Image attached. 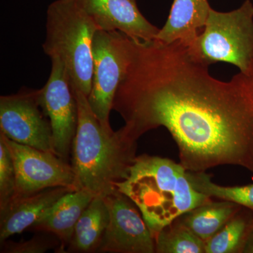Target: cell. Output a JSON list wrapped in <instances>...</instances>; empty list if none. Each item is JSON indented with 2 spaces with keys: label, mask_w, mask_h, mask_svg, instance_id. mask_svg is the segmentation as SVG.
<instances>
[{
  "label": "cell",
  "mask_w": 253,
  "mask_h": 253,
  "mask_svg": "<svg viewBox=\"0 0 253 253\" xmlns=\"http://www.w3.org/2000/svg\"><path fill=\"white\" fill-rule=\"evenodd\" d=\"M99 30L77 0H56L46 11L44 52L62 61L71 85L86 97L92 83V46Z\"/></svg>",
  "instance_id": "obj_4"
},
{
  "label": "cell",
  "mask_w": 253,
  "mask_h": 253,
  "mask_svg": "<svg viewBox=\"0 0 253 253\" xmlns=\"http://www.w3.org/2000/svg\"><path fill=\"white\" fill-rule=\"evenodd\" d=\"M132 51L133 39L121 32L98 30L95 33L92 83L87 100L91 111L109 132L113 131L110 124L113 100L130 63Z\"/></svg>",
  "instance_id": "obj_6"
},
{
  "label": "cell",
  "mask_w": 253,
  "mask_h": 253,
  "mask_svg": "<svg viewBox=\"0 0 253 253\" xmlns=\"http://www.w3.org/2000/svg\"><path fill=\"white\" fill-rule=\"evenodd\" d=\"M113 110L132 140L166 127L187 171L232 166L253 174V73L219 81L180 42L133 40Z\"/></svg>",
  "instance_id": "obj_1"
},
{
  "label": "cell",
  "mask_w": 253,
  "mask_h": 253,
  "mask_svg": "<svg viewBox=\"0 0 253 253\" xmlns=\"http://www.w3.org/2000/svg\"><path fill=\"white\" fill-rule=\"evenodd\" d=\"M242 206L230 201H212L184 213L177 220L195 235L207 241L217 234Z\"/></svg>",
  "instance_id": "obj_16"
},
{
  "label": "cell",
  "mask_w": 253,
  "mask_h": 253,
  "mask_svg": "<svg viewBox=\"0 0 253 253\" xmlns=\"http://www.w3.org/2000/svg\"><path fill=\"white\" fill-rule=\"evenodd\" d=\"M211 9L208 0H174L167 21L154 41L163 44L179 41L191 45L204 28Z\"/></svg>",
  "instance_id": "obj_14"
},
{
  "label": "cell",
  "mask_w": 253,
  "mask_h": 253,
  "mask_svg": "<svg viewBox=\"0 0 253 253\" xmlns=\"http://www.w3.org/2000/svg\"><path fill=\"white\" fill-rule=\"evenodd\" d=\"M240 253H253V221L249 226Z\"/></svg>",
  "instance_id": "obj_22"
},
{
  "label": "cell",
  "mask_w": 253,
  "mask_h": 253,
  "mask_svg": "<svg viewBox=\"0 0 253 253\" xmlns=\"http://www.w3.org/2000/svg\"><path fill=\"white\" fill-rule=\"evenodd\" d=\"M0 136L9 150L16 171V193L13 199L49 188L78 190L71 164L52 153L11 140L3 133Z\"/></svg>",
  "instance_id": "obj_7"
},
{
  "label": "cell",
  "mask_w": 253,
  "mask_h": 253,
  "mask_svg": "<svg viewBox=\"0 0 253 253\" xmlns=\"http://www.w3.org/2000/svg\"><path fill=\"white\" fill-rule=\"evenodd\" d=\"M0 129L19 144L55 154L51 123L41 109L38 89L22 87L0 97Z\"/></svg>",
  "instance_id": "obj_9"
},
{
  "label": "cell",
  "mask_w": 253,
  "mask_h": 253,
  "mask_svg": "<svg viewBox=\"0 0 253 253\" xmlns=\"http://www.w3.org/2000/svg\"><path fill=\"white\" fill-rule=\"evenodd\" d=\"M188 177L193 187L210 198L230 201L248 208L253 212V184L245 186H224L212 181L211 174L206 172L187 171Z\"/></svg>",
  "instance_id": "obj_19"
},
{
  "label": "cell",
  "mask_w": 253,
  "mask_h": 253,
  "mask_svg": "<svg viewBox=\"0 0 253 253\" xmlns=\"http://www.w3.org/2000/svg\"><path fill=\"white\" fill-rule=\"evenodd\" d=\"M16 193V171L12 157L0 136V210L14 199Z\"/></svg>",
  "instance_id": "obj_20"
},
{
  "label": "cell",
  "mask_w": 253,
  "mask_h": 253,
  "mask_svg": "<svg viewBox=\"0 0 253 253\" xmlns=\"http://www.w3.org/2000/svg\"><path fill=\"white\" fill-rule=\"evenodd\" d=\"M120 192L136 205L155 236L184 213L212 199L193 187L187 170L169 158L136 156Z\"/></svg>",
  "instance_id": "obj_3"
},
{
  "label": "cell",
  "mask_w": 253,
  "mask_h": 253,
  "mask_svg": "<svg viewBox=\"0 0 253 253\" xmlns=\"http://www.w3.org/2000/svg\"><path fill=\"white\" fill-rule=\"evenodd\" d=\"M78 108L77 131L71 151V167L78 189L105 198L118 191L135 161L137 141L122 128L109 132L91 111L87 97L74 89Z\"/></svg>",
  "instance_id": "obj_2"
},
{
  "label": "cell",
  "mask_w": 253,
  "mask_h": 253,
  "mask_svg": "<svg viewBox=\"0 0 253 253\" xmlns=\"http://www.w3.org/2000/svg\"><path fill=\"white\" fill-rule=\"evenodd\" d=\"M109 221L97 253H154L152 233L137 207L119 191L104 198Z\"/></svg>",
  "instance_id": "obj_10"
},
{
  "label": "cell",
  "mask_w": 253,
  "mask_h": 253,
  "mask_svg": "<svg viewBox=\"0 0 253 253\" xmlns=\"http://www.w3.org/2000/svg\"><path fill=\"white\" fill-rule=\"evenodd\" d=\"M104 198L95 196L78 219L68 253H93L99 249L109 221Z\"/></svg>",
  "instance_id": "obj_15"
},
{
  "label": "cell",
  "mask_w": 253,
  "mask_h": 253,
  "mask_svg": "<svg viewBox=\"0 0 253 253\" xmlns=\"http://www.w3.org/2000/svg\"><path fill=\"white\" fill-rule=\"evenodd\" d=\"M154 240L157 253H205L206 242L177 219L163 228Z\"/></svg>",
  "instance_id": "obj_18"
},
{
  "label": "cell",
  "mask_w": 253,
  "mask_h": 253,
  "mask_svg": "<svg viewBox=\"0 0 253 253\" xmlns=\"http://www.w3.org/2000/svg\"><path fill=\"white\" fill-rule=\"evenodd\" d=\"M94 197L84 189L68 192L56 201L30 229L57 236L61 241L58 253H65L78 219Z\"/></svg>",
  "instance_id": "obj_13"
},
{
  "label": "cell",
  "mask_w": 253,
  "mask_h": 253,
  "mask_svg": "<svg viewBox=\"0 0 253 253\" xmlns=\"http://www.w3.org/2000/svg\"><path fill=\"white\" fill-rule=\"evenodd\" d=\"M67 187L49 188L36 194L13 199L0 210V241L30 229L56 201L71 191Z\"/></svg>",
  "instance_id": "obj_12"
},
{
  "label": "cell",
  "mask_w": 253,
  "mask_h": 253,
  "mask_svg": "<svg viewBox=\"0 0 253 253\" xmlns=\"http://www.w3.org/2000/svg\"><path fill=\"white\" fill-rule=\"evenodd\" d=\"M99 30L120 31L135 41H154L160 29L149 22L136 0H77Z\"/></svg>",
  "instance_id": "obj_11"
},
{
  "label": "cell",
  "mask_w": 253,
  "mask_h": 253,
  "mask_svg": "<svg viewBox=\"0 0 253 253\" xmlns=\"http://www.w3.org/2000/svg\"><path fill=\"white\" fill-rule=\"evenodd\" d=\"M187 47L194 57L208 66L224 62L239 68L240 72L253 73L252 1L246 0L229 12L211 9L204 28Z\"/></svg>",
  "instance_id": "obj_5"
},
{
  "label": "cell",
  "mask_w": 253,
  "mask_h": 253,
  "mask_svg": "<svg viewBox=\"0 0 253 253\" xmlns=\"http://www.w3.org/2000/svg\"><path fill=\"white\" fill-rule=\"evenodd\" d=\"M253 221V211L241 208L217 234L206 241L205 253H240Z\"/></svg>",
  "instance_id": "obj_17"
},
{
  "label": "cell",
  "mask_w": 253,
  "mask_h": 253,
  "mask_svg": "<svg viewBox=\"0 0 253 253\" xmlns=\"http://www.w3.org/2000/svg\"><path fill=\"white\" fill-rule=\"evenodd\" d=\"M61 247V241L57 236L45 232L31 239L21 242L4 241L1 243V253H44L49 250Z\"/></svg>",
  "instance_id": "obj_21"
},
{
  "label": "cell",
  "mask_w": 253,
  "mask_h": 253,
  "mask_svg": "<svg viewBox=\"0 0 253 253\" xmlns=\"http://www.w3.org/2000/svg\"><path fill=\"white\" fill-rule=\"evenodd\" d=\"M51 60V73L45 85L38 89V101L51 123L55 154L68 163L77 131V101L64 64L56 58Z\"/></svg>",
  "instance_id": "obj_8"
}]
</instances>
